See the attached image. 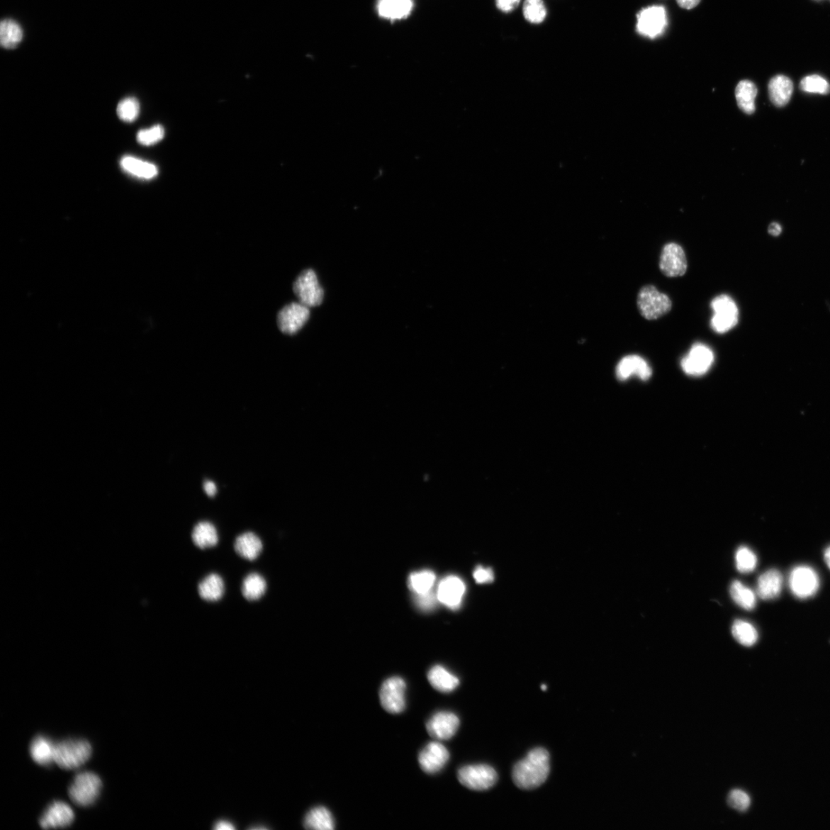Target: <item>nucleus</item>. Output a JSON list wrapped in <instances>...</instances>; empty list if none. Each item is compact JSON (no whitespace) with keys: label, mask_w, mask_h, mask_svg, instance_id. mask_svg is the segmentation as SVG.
I'll list each match as a JSON object with an SVG mask.
<instances>
[{"label":"nucleus","mask_w":830,"mask_h":830,"mask_svg":"<svg viewBox=\"0 0 830 830\" xmlns=\"http://www.w3.org/2000/svg\"><path fill=\"white\" fill-rule=\"evenodd\" d=\"M549 772V752L543 748H536L515 765L513 780L519 788L532 790L542 785Z\"/></svg>","instance_id":"f257e3e1"},{"label":"nucleus","mask_w":830,"mask_h":830,"mask_svg":"<svg viewBox=\"0 0 830 830\" xmlns=\"http://www.w3.org/2000/svg\"><path fill=\"white\" fill-rule=\"evenodd\" d=\"M92 746L86 740L63 741L55 747L54 762L64 770H76L84 765L92 755Z\"/></svg>","instance_id":"f03ea898"},{"label":"nucleus","mask_w":830,"mask_h":830,"mask_svg":"<svg viewBox=\"0 0 830 830\" xmlns=\"http://www.w3.org/2000/svg\"><path fill=\"white\" fill-rule=\"evenodd\" d=\"M636 305L643 318L654 321L671 311L672 301L668 295L661 293L655 286L646 285L638 293Z\"/></svg>","instance_id":"7ed1b4c3"},{"label":"nucleus","mask_w":830,"mask_h":830,"mask_svg":"<svg viewBox=\"0 0 830 830\" xmlns=\"http://www.w3.org/2000/svg\"><path fill=\"white\" fill-rule=\"evenodd\" d=\"M102 780L93 772L77 775L69 789L72 802L79 807H88L95 804L102 790Z\"/></svg>","instance_id":"20e7f679"},{"label":"nucleus","mask_w":830,"mask_h":830,"mask_svg":"<svg viewBox=\"0 0 830 830\" xmlns=\"http://www.w3.org/2000/svg\"><path fill=\"white\" fill-rule=\"evenodd\" d=\"M714 312L710 325L718 334H724L733 330L739 322V310L734 300L727 295H720L710 304Z\"/></svg>","instance_id":"39448f33"},{"label":"nucleus","mask_w":830,"mask_h":830,"mask_svg":"<svg viewBox=\"0 0 830 830\" xmlns=\"http://www.w3.org/2000/svg\"><path fill=\"white\" fill-rule=\"evenodd\" d=\"M293 291L299 303L308 308L320 305L324 299V290L319 284L316 273L312 269L303 271L293 284Z\"/></svg>","instance_id":"423d86ee"},{"label":"nucleus","mask_w":830,"mask_h":830,"mask_svg":"<svg viewBox=\"0 0 830 830\" xmlns=\"http://www.w3.org/2000/svg\"><path fill=\"white\" fill-rule=\"evenodd\" d=\"M458 778L463 786L472 790H486L495 785L498 774L488 765H465L458 773Z\"/></svg>","instance_id":"0eeeda50"},{"label":"nucleus","mask_w":830,"mask_h":830,"mask_svg":"<svg viewBox=\"0 0 830 830\" xmlns=\"http://www.w3.org/2000/svg\"><path fill=\"white\" fill-rule=\"evenodd\" d=\"M406 683L400 677H392L382 683L379 692L381 705L388 713L398 714L406 707Z\"/></svg>","instance_id":"6e6552de"},{"label":"nucleus","mask_w":830,"mask_h":830,"mask_svg":"<svg viewBox=\"0 0 830 830\" xmlns=\"http://www.w3.org/2000/svg\"><path fill=\"white\" fill-rule=\"evenodd\" d=\"M661 271L668 278L682 277L688 271V262L685 251L677 243L666 244L659 262Z\"/></svg>","instance_id":"1a4fd4ad"},{"label":"nucleus","mask_w":830,"mask_h":830,"mask_svg":"<svg viewBox=\"0 0 830 830\" xmlns=\"http://www.w3.org/2000/svg\"><path fill=\"white\" fill-rule=\"evenodd\" d=\"M309 317L308 307L300 303H293L280 310L277 325L282 333L293 335L302 330Z\"/></svg>","instance_id":"9d476101"},{"label":"nucleus","mask_w":830,"mask_h":830,"mask_svg":"<svg viewBox=\"0 0 830 830\" xmlns=\"http://www.w3.org/2000/svg\"><path fill=\"white\" fill-rule=\"evenodd\" d=\"M714 354L708 346L697 343L692 346L687 357L681 361V366L688 376H700L706 374L712 366Z\"/></svg>","instance_id":"9b49d317"},{"label":"nucleus","mask_w":830,"mask_h":830,"mask_svg":"<svg viewBox=\"0 0 830 830\" xmlns=\"http://www.w3.org/2000/svg\"><path fill=\"white\" fill-rule=\"evenodd\" d=\"M789 586L797 598L806 599L816 594L819 586V579L813 568L799 566L791 571Z\"/></svg>","instance_id":"f8f14e48"},{"label":"nucleus","mask_w":830,"mask_h":830,"mask_svg":"<svg viewBox=\"0 0 830 830\" xmlns=\"http://www.w3.org/2000/svg\"><path fill=\"white\" fill-rule=\"evenodd\" d=\"M667 13L660 6L644 9L637 14V31L641 35L654 38L662 33L667 26Z\"/></svg>","instance_id":"ddd939ff"},{"label":"nucleus","mask_w":830,"mask_h":830,"mask_svg":"<svg viewBox=\"0 0 830 830\" xmlns=\"http://www.w3.org/2000/svg\"><path fill=\"white\" fill-rule=\"evenodd\" d=\"M460 726V720L457 715L447 711H441L434 714L428 720L426 728L428 734L437 740H449L452 738Z\"/></svg>","instance_id":"4468645a"},{"label":"nucleus","mask_w":830,"mask_h":830,"mask_svg":"<svg viewBox=\"0 0 830 830\" xmlns=\"http://www.w3.org/2000/svg\"><path fill=\"white\" fill-rule=\"evenodd\" d=\"M449 758V752L443 744L431 742L419 753L418 762L424 772L434 774L442 770Z\"/></svg>","instance_id":"2eb2a0df"},{"label":"nucleus","mask_w":830,"mask_h":830,"mask_svg":"<svg viewBox=\"0 0 830 830\" xmlns=\"http://www.w3.org/2000/svg\"><path fill=\"white\" fill-rule=\"evenodd\" d=\"M74 810L66 802L54 801L45 810L40 824L43 829L64 828L74 823Z\"/></svg>","instance_id":"dca6fc26"},{"label":"nucleus","mask_w":830,"mask_h":830,"mask_svg":"<svg viewBox=\"0 0 830 830\" xmlns=\"http://www.w3.org/2000/svg\"><path fill=\"white\" fill-rule=\"evenodd\" d=\"M465 588L463 581L456 576L444 578L437 587V598L442 604L450 608H458L464 595Z\"/></svg>","instance_id":"f3484780"},{"label":"nucleus","mask_w":830,"mask_h":830,"mask_svg":"<svg viewBox=\"0 0 830 830\" xmlns=\"http://www.w3.org/2000/svg\"><path fill=\"white\" fill-rule=\"evenodd\" d=\"M616 375L620 381H625L633 376L646 381L651 377L652 369L649 363L639 355H627L617 364Z\"/></svg>","instance_id":"a211bd4d"},{"label":"nucleus","mask_w":830,"mask_h":830,"mask_svg":"<svg viewBox=\"0 0 830 830\" xmlns=\"http://www.w3.org/2000/svg\"><path fill=\"white\" fill-rule=\"evenodd\" d=\"M783 583V578L779 571L770 569L765 571L757 581V595L763 600L777 598L782 591Z\"/></svg>","instance_id":"6ab92c4d"},{"label":"nucleus","mask_w":830,"mask_h":830,"mask_svg":"<svg viewBox=\"0 0 830 830\" xmlns=\"http://www.w3.org/2000/svg\"><path fill=\"white\" fill-rule=\"evenodd\" d=\"M235 551L241 558L248 560H257L263 549V544L260 538L252 532H245L236 538Z\"/></svg>","instance_id":"aec40b11"},{"label":"nucleus","mask_w":830,"mask_h":830,"mask_svg":"<svg viewBox=\"0 0 830 830\" xmlns=\"http://www.w3.org/2000/svg\"><path fill=\"white\" fill-rule=\"evenodd\" d=\"M427 679L433 688L445 694L454 691L460 684L459 679L455 675L440 665L434 666L428 671Z\"/></svg>","instance_id":"412c9836"},{"label":"nucleus","mask_w":830,"mask_h":830,"mask_svg":"<svg viewBox=\"0 0 830 830\" xmlns=\"http://www.w3.org/2000/svg\"><path fill=\"white\" fill-rule=\"evenodd\" d=\"M768 89L772 103L775 106L782 107L786 106L792 97V82L787 77L778 75L771 79Z\"/></svg>","instance_id":"4be33fe9"},{"label":"nucleus","mask_w":830,"mask_h":830,"mask_svg":"<svg viewBox=\"0 0 830 830\" xmlns=\"http://www.w3.org/2000/svg\"><path fill=\"white\" fill-rule=\"evenodd\" d=\"M413 7V0H379L378 12L386 19L396 21L407 17Z\"/></svg>","instance_id":"5701e85b"},{"label":"nucleus","mask_w":830,"mask_h":830,"mask_svg":"<svg viewBox=\"0 0 830 830\" xmlns=\"http://www.w3.org/2000/svg\"><path fill=\"white\" fill-rule=\"evenodd\" d=\"M120 166L125 172L140 179H151L159 174V169L154 164L133 157H123L121 159Z\"/></svg>","instance_id":"b1692460"},{"label":"nucleus","mask_w":830,"mask_h":830,"mask_svg":"<svg viewBox=\"0 0 830 830\" xmlns=\"http://www.w3.org/2000/svg\"><path fill=\"white\" fill-rule=\"evenodd\" d=\"M198 591L200 598L204 600L209 602L220 600L225 593L224 581L217 573L209 574L199 583Z\"/></svg>","instance_id":"393cba45"},{"label":"nucleus","mask_w":830,"mask_h":830,"mask_svg":"<svg viewBox=\"0 0 830 830\" xmlns=\"http://www.w3.org/2000/svg\"><path fill=\"white\" fill-rule=\"evenodd\" d=\"M55 747L50 739L44 736L34 738L30 745L32 759L41 765H49L54 761Z\"/></svg>","instance_id":"a878e982"},{"label":"nucleus","mask_w":830,"mask_h":830,"mask_svg":"<svg viewBox=\"0 0 830 830\" xmlns=\"http://www.w3.org/2000/svg\"><path fill=\"white\" fill-rule=\"evenodd\" d=\"M191 539L199 549H211L218 543V534L215 527L211 522L198 523L191 533Z\"/></svg>","instance_id":"bb28decb"},{"label":"nucleus","mask_w":830,"mask_h":830,"mask_svg":"<svg viewBox=\"0 0 830 830\" xmlns=\"http://www.w3.org/2000/svg\"><path fill=\"white\" fill-rule=\"evenodd\" d=\"M735 95L739 108L748 115L755 111V99L757 96L756 86L751 81L742 80L738 84Z\"/></svg>","instance_id":"cd10ccee"},{"label":"nucleus","mask_w":830,"mask_h":830,"mask_svg":"<svg viewBox=\"0 0 830 830\" xmlns=\"http://www.w3.org/2000/svg\"><path fill=\"white\" fill-rule=\"evenodd\" d=\"M304 826L308 829L332 830L335 828V820L330 810L324 807H317L308 812Z\"/></svg>","instance_id":"c85d7f7f"},{"label":"nucleus","mask_w":830,"mask_h":830,"mask_svg":"<svg viewBox=\"0 0 830 830\" xmlns=\"http://www.w3.org/2000/svg\"><path fill=\"white\" fill-rule=\"evenodd\" d=\"M23 38V32L19 23L13 20H4L0 25V43L7 50H13Z\"/></svg>","instance_id":"c756f323"},{"label":"nucleus","mask_w":830,"mask_h":830,"mask_svg":"<svg viewBox=\"0 0 830 830\" xmlns=\"http://www.w3.org/2000/svg\"><path fill=\"white\" fill-rule=\"evenodd\" d=\"M267 589V583L261 574L258 573H249L242 582V593L243 597L249 601H255L263 597Z\"/></svg>","instance_id":"7c9ffc66"},{"label":"nucleus","mask_w":830,"mask_h":830,"mask_svg":"<svg viewBox=\"0 0 830 830\" xmlns=\"http://www.w3.org/2000/svg\"><path fill=\"white\" fill-rule=\"evenodd\" d=\"M729 594L735 603L747 610L754 609L756 605L755 593L741 581H734L729 588Z\"/></svg>","instance_id":"2f4dec72"},{"label":"nucleus","mask_w":830,"mask_h":830,"mask_svg":"<svg viewBox=\"0 0 830 830\" xmlns=\"http://www.w3.org/2000/svg\"><path fill=\"white\" fill-rule=\"evenodd\" d=\"M436 576L431 571H422L410 573L408 578V586L415 595H423L432 591Z\"/></svg>","instance_id":"473e14b6"},{"label":"nucleus","mask_w":830,"mask_h":830,"mask_svg":"<svg viewBox=\"0 0 830 830\" xmlns=\"http://www.w3.org/2000/svg\"><path fill=\"white\" fill-rule=\"evenodd\" d=\"M732 634L735 639L746 646L754 645L758 640L756 629L749 622L736 619L732 626Z\"/></svg>","instance_id":"72a5a7b5"},{"label":"nucleus","mask_w":830,"mask_h":830,"mask_svg":"<svg viewBox=\"0 0 830 830\" xmlns=\"http://www.w3.org/2000/svg\"><path fill=\"white\" fill-rule=\"evenodd\" d=\"M140 112V103L135 98H125L117 106L118 118L125 123L134 122L138 118Z\"/></svg>","instance_id":"f704fd0d"},{"label":"nucleus","mask_w":830,"mask_h":830,"mask_svg":"<svg viewBox=\"0 0 830 830\" xmlns=\"http://www.w3.org/2000/svg\"><path fill=\"white\" fill-rule=\"evenodd\" d=\"M523 12L525 19L534 24L542 23L546 16L543 0H525Z\"/></svg>","instance_id":"c9c22d12"},{"label":"nucleus","mask_w":830,"mask_h":830,"mask_svg":"<svg viewBox=\"0 0 830 830\" xmlns=\"http://www.w3.org/2000/svg\"><path fill=\"white\" fill-rule=\"evenodd\" d=\"M800 87L802 91L809 94L826 95L830 92V85L828 82L818 75L808 76L802 79Z\"/></svg>","instance_id":"e433bc0d"},{"label":"nucleus","mask_w":830,"mask_h":830,"mask_svg":"<svg viewBox=\"0 0 830 830\" xmlns=\"http://www.w3.org/2000/svg\"><path fill=\"white\" fill-rule=\"evenodd\" d=\"M735 560L736 568L741 573H751L755 570L757 565L756 554L746 546H741L737 550Z\"/></svg>","instance_id":"4c0bfd02"},{"label":"nucleus","mask_w":830,"mask_h":830,"mask_svg":"<svg viewBox=\"0 0 830 830\" xmlns=\"http://www.w3.org/2000/svg\"><path fill=\"white\" fill-rule=\"evenodd\" d=\"M165 136V130L160 125L142 130L137 134V141L145 147H150L160 142Z\"/></svg>","instance_id":"58836bf2"},{"label":"nucleus","mask_w":830,"mask_h":830,"mask_svg":"<svg viewBox=\"0 0 830 830\" xmlns=\"http://www.w3.org/2000/svg\"><path fill=\"white\" fill-rule=\"evenodd\" d=\"M727 802L732 808L744 812L750 807L751 801L749 795L744 791L734 790L729 792Z\"/></svg>","instance_id":"ea45409f"},{"label":"nucleus","mask_w":830,"mask_h":830,"mask_svg":"<svg viewBox=\"0 0 830 830\" xmlns=\"http://www.w3.org/2000/svg\"><path fill=\"white\" fill-rule=\"evenodd\" d=\"M437 594L434 595L432 591L426 593L423 595H415V603L417 606L424 610H430L433 609L437 603Z\"/></svg>","instance_id":"a19ab883"},{"label":"nucleus","mask_w":830,"mask_h":830,"mask_svg":"<svg viewBox=\"0 0 830 830\" xmlns=\"http://www.w3.org/2000/svg\"><path fill=\"white\" fill-rule=\"evenodd\" d=\"M473 578L478 583H490L494 580V573L491 569L480 566L474 571Z\"/></svg>","instance_id":"79ce46f5"},{"label":"nucleus","mask_w":830,"mask_h":830,"mask_svg":"<svg viewBox=\"0 0 830 830\" xmlns=\"http://www.w3.org/2000/svg\"><path fill=\"white\" fill-rule=\"evenodd\" d=\"M520 3L521 0H496L498 8L505 13L513 11Z\"/></svg>","instance_id":"37998d69"},{"label":"nucleus","mask_w":830,"mask_h":830,"mask_svg":"<svg viewBox=\"0 0 830 830\" xmlns=\"http://www.w3.org/2000/svg\"><path fill=\"white\" fill-rule=\"evenodd\" d=\"M700 2V0H677V3L680 7L685 9V10H692L695 8Z\"/></svg>","instance_id":"c03bdc74"},{"label":"nucleus","mask_w":830,"mask_h":830,"mask_svg":"<svg viewBox=\"0 0 830 830\" xmlns=\"http://www.w3.org/2000/svg\"><path fill=\"white\" fill-rule=\"evenodd\" d=\"M204 490L207 495L209 497H213L216 494V486L215 483L211 481H206L204 483Z\"/></svg>","instance_id":"a18cd8bd"},{"label":"nucleus","mask_w":830,"mask_h":830,"mask_svg":"<svg viewBox=\"0 0 830 830\" xmlns=\"http://www.w3.org/2000/svg\"><path fill=\"white\" fill-rule=\"evenodd\" d=\"M215 829L217 830H232L235 829V826L229 821L221 820L215 824Z\"/></svg>","instance_id":"49530a36"},{"label":"nucleus","mask_w":830,"mask_h":830,"mask_svg":"<svg viewBox=\"0 0 830 830\" xmlns=\"http://www.w3.org/2000/svg\"><path fill=\"white\" fill-rule=\"evenodd\" d=\"M768 232L773 236H778L782 232V228L778 223H773L769 226Z\"/></svg>","instance_id":"de8ad7c7"},{"label":"nucleus","mask_w":830,"mask_h":830,"mask_svg":"<svg viewBox=\"0 0 830 830\" xmlns=\"http://www.w3.org/2000/svg\"><path fill=\"white\" fill-rule=\"evenodd\" d=\"M824 559H825V561L827 564V566L830 569V546H829L828 549L825 551Z\"/></svg>","instance_id":"09e8293b"},{"label":"nucleus","mask_w":830,"mask_h":830,"mask_svg":"<svg viewBox=\"0 0 830 830\" xmlns=\"http://www.w3.org/2000/svg\"><path fill=\"white\" fill-rule=\"evenodd\" d=\"M542 690H546L547 689V687L546 685H542Z\"/></svg>","instance_id":"8fccbe9b"}]
</instances>
